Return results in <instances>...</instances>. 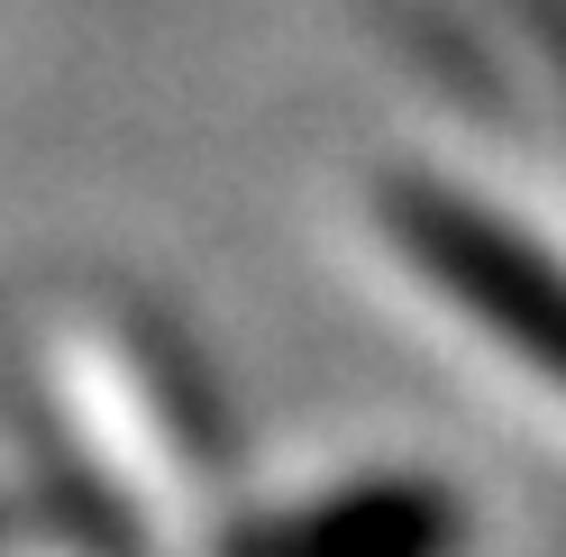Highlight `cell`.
<instances>
[{
    "instance_id": "cell-1",
    "label": "cell",
    "mask_w": 566,
    "mask_h": 557,
    "mask_svg": "<svg viewBox=\"0 0 566 557\" xmlns=\"http://www.w3.org/2000/svg\"><path fill=\"white\" fill-rule=\"evenodd\" d=\"M384 229L475 329H493L530 375L566 393V265H548L521 229H503L457 192H394Z\"/></svg>"
},
{
    "instance_id": "cell-2",
    "label": "cell",
    "mask_w": 566,
    "mask_h": 557,
    "mask_svg": "<svg viewBox=\"0 0 566 557\" xmlns=\"http://www.w3.org/2000/svg\"><path fill=\"white\" fill-rule=\"evenodd\" d=\"M457 512L430 484H347V494L283 512L265 530H229L210 557H448Z\"/></svg>"
},
{
    "instance_id": "cell-3",
    "label": "cell",
    "mask_w": 566,
    "mask_h": 557,
    "mask_svg": "<svg viewBox=\"0 0 566 557\" xmlns=\"http://www.w3.org/2000/svg\"><path fill=\"white\" fill-rule=\"evenodd\" d=\"M0 557H38V548H28V530H19V512H10V530H0Z\"/></svg>"
}]
</instances>
